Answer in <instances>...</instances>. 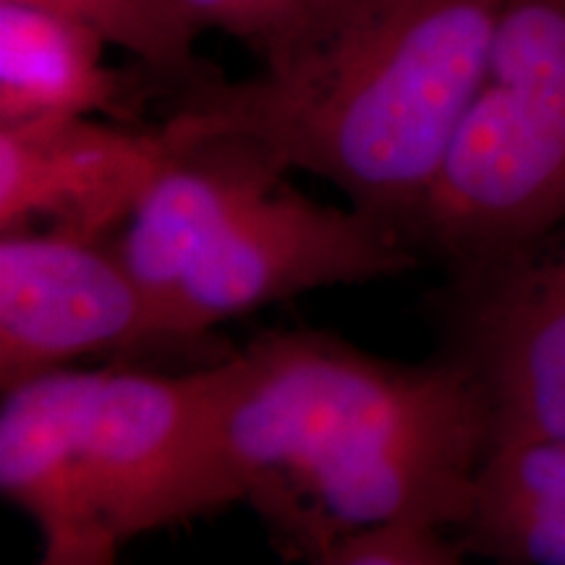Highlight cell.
I'll return each mask as SVG.
<instances>
[{
    "label": "cell",
    "mask_w": 565,
    "mask_h": 565,
    "mask_svg": "<svg viewBox=\"0 0 565 565\" xmlns=\"http://www.w3.org/2000/svg\"><path fill=\"white\" fill-rule=\"evenodd\" d=\"M210 370L233 503H249L286 555L312 565L377 526H461L492 429L456 356L404 364L280 330Z\"/></svg>",
    "instance_id": "6da1fadb"
},
{
    "label": "cell",
    "mask_w": 565,
    "mask_h": 565,
    "mask_svg": "<svg viewBox=\"0 0 565 565\" xmlns=\"http://www.w3.org/2000/svg\"><path fill=\"white\" fill-rule=\"evenodd\" d=\"M503 3L320 0L257 74L181 89L171 118L254 141L412 236L484 82Z\"/></svg>",
    "instance_id": "7a4b0ae2"
},
{
    "label": "cell",
    "mask_w": 565,
    "mask_h": 565,
    "mask_svg": "<svg viewBox=\"0 0 565 565\" xmlns=\"http://www.w3.org/2000/svg\"><path fill=\"white\" fill-rule=\"evenodd\" d=\"M141 196L116 249L158 309L168 341L317 288L406 273L422 252L372 212L301 194L254 141L192 134Z\"/></svg>",
    "instance_id": "3957f363"
},
{
    "label": "cell",
    "mask_w": 565,
    "mask_h": 565,
    "mask_svg": "<svg viewBox=\"0 0 565 565\" xmlns=\"http://www.w3.org/2000/svg\"><path fill=\"white\" fill-rule=\"evenodd\" d=\"M0 492L45 540L116 547L236 505L212 370L63 366L6 387Z\"/></svg>",
    "instance_id": "277c9868"
},
{
    "label": "cell",
    "mask_w": 565,
    "mask_h": 565,
    "mask_svg": "<svg viewBox=\"0 0 565 565\" xmlns=\"http://www.w3.org/2000/svg\"><path fill=\"white\" fill-rule=\"evenodd\" d=\"M565 225V0H505L477 100L412 225L458 270Z\"/></svg>",
    "instance_id": "5b68a950"
},
{
    "label": "cell",
    "mask_w": 565,
    "mask_h": 565,
    "mask_svg": "<svg viewBox=\"0 0 565 565\" xmlns=\"http://www.w3.org/2000/svg\"><path fill=\"white\" fill-rule=\"evenodd\" d=\"M168 341L116 244L55 231L0 238V385Z\"/></svg>",
    "instance_id": "8992f818"
},
{
    "label": "cell",
    "mask_w": 565,
    "mask_h": 565,
    "mask_svg": "<svg viewBox=\"0 0 565 565\" xmlns=\"http://www.w3.org/2000/svg\"><path fill=\"white\" fill-rule=\"evenodd\" d=\"M461 275L454 356L484 395L492 445L565 440V225Z\"/></svg>",
    "instance_id": "52a82bcc"
},
{
    "label": "cell",
    "mask_w": 565,
    "mask_h": 565,
    "mask_svg": "<svg viewBox=\"0 0 565 565\" xmlns=\"http://www.w3.org/2000/svg\"><path fill=\"white\" fill-rule=\"evenodd\" d=\"M175 147L168 121L154 129L97 116L0 124V231L105 242L124 231Z\"/></svg>",
    "instance_id": "ba28073f"
},
{
    "label": "cell",
    "mask_w": 565,
    "mask_h": 565,
    "mask_svg": "<svg viewBox=\"0 0 565 565\" xmlns=\"http://www.w3.org/2000/svg\"><path fill=\"white\" fill-rule=\"evenodd\" d=\"M105 47L79 21L0 0V124L61 116L129 124L134 82L105 63Z\"/></svg>",
    "instance_id": "9c48e42d"
},
{
    "label": "cell",
    "mask_w": 565,
    "mask_h": 565,
    "mask_svg": "<svg viewBox=\"0 0 565 565\" xmlns=\"http://www.w3.org/2000/svg\"><path fill=\"white\" fill-rule=\"evenodd\" d=\"M456 534L500 565H565V440L492 445Z\"/></svg>",
    "instance_id": "30bf717a"
},
{
    "label": "cell",
    "mask_w": 565,
    "mask_h": 565,
    "mask_svg": "<svg viewBox=\"0 0 565 565\" xmlns=\"http://www.w3.org/2000/svg\"><path fill=\"white\" fill-rule=\"evenodd\" d=\"M38 6L89 26L113 47H121L158 79L194 87L215 74L194 47L204 32L186 0H13Z\"/></svg>",
    "instance_id": "8fae6325"
},
{
    "label": "cell",
    "mask_w": 565,
    "mask_h": 565,
    "mask_svg": "<svg viewBox=\"0 0 565 565\" xmlns=\"http://www.w3.org/2000/svg\"><path fill=\"white\" fill-rule=\"evenodd\" d=\"M448 532L422 524H391L345 536L312 565H466Z\"/></svg>",
    "instance_id": "7c38bea8"
},
{
    "label": "cell",
    "mask_w": 565,
    "mask_h": 565,
    "mask_svg": "<svg viewBox=\"0 0 565 565\" xmlns=\"http://www.w3.org/2000/svg\"><path fill=\"white\" fill-rule=\"evenodd\" d=\"M202 30H217L242 40L263 55L286 38L320 0H186Z\"/></svg>",
    "instance_id": "4fadbf2b"
},
{
    "label": "cell",
    "mask_w": 565,
    "mask_h": 565,
    "mask_svg": "<svg viewBox=\"0 0 565 565\" xmlns=\"http://www.w3.org/2000/svg\"><path fill=\"white\" fill-rule=\"evenodd\" d=\"M118 550L108 542L45 540L40 565H118Z\"/></svg>",
    "instance_id": "5bb4252c"
}]
</instances>
